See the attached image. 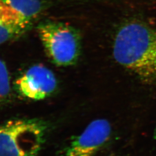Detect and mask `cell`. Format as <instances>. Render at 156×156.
<instances>
[{"label":"cell","mask_w":156,"mask_h":156,"mask_svg":"<svg viewBox=\"0 0 156 156\" xmlns=\"http://www.w3.org/2000/svg\"><path fill=\"white\" fill-rule=\"evenodd\" d=\"M116 62L140 80L156 83V29L139 19L124 23L115 35Z\"/></svg>","instance_id":"1"},{"label":"cell","mask_w":156,"mask_h":156,"mask_svg":"<svg viewBox=\"0 0 156 156\" xmlns=\"http://www.w3.org/2000/svg\"><path fill=\"white\" fill-rule=\"evenodd\" d=\"M48 124L38 119H16L0 125V156H38Z\"/></svg>","instance_id":"2"},{"label":"cell","mask_w":156,"mask_h":156,"mask_svg":"<svg viewBox=\"0 0 156 156\" xmlns=\"http://www.w3.org/2000/svg\"><path fill=\"white\" fill-rule=\"evenodd\" d=\"M37 31L46 53L50 60L60 67L74 65L81 53V38L71 25L56 21L39 23Z\"/></svg>","instance_id":"3"},{"label":"cell","mask_w":156,"mask_h":156,"mask_svg":"<svg viewBox=\"0 0 156 156\" xmlns=\"http://www.w3.org/2000/svg\"><path fill=\"white\" fill-rule=\"evenodd\" d=\"M112 133L109 122L104 119H97L72 140L59 156H94L109 142Z\"/></svg>","instance_id":"4"},{"label":"cell","mask_w":156,"mask_h":156,"mask_svg":"<svg viewBox=\"0 0 156 156\" xmlns=\"http://www.w3.org/2000/svg\"><path fill=\"white\" fill-rule=\"evenodd\" d=\"M57 84L54 73L44 66L37 64L30 67L17 79L15 89L25 98L42 100L55 92Z\"/></svg>","instance_id":"5"},{"label":"cell","mask_w":156,"mask_h":156,"mask_svg":"<svg viewBox=\"0 0 156 156\" xmlns=\"http://www.w3.org/2000/svg\"><path fill=\"white\" fill-rule=\"evenodd\" d=\"M44 6L43 0H0V17L29 27Z\"/></svg>","instance_id":"6"},{"label":"cell","mask_w":156,"mask_h":156,"mask_svg":"<svg viewBox=\"0 0 156 156\" xmlns=\"http://www.w3.org/2000/svg\"><path fill=\"white\" fill-rule=\"evenodd\" d=\"M29 27L0 17V45L20 37Z\"/></svg>","instance_id":"7"},{"label":"cell","mask_w":156,"mask_h":156,"mask_svg":"<svg viewBox=\"0 0 156 156\" xmlns=\"http://www.w3.org/2000/svg\"><path fill=\"white\" fill-rule=\"evenodd\" d=\"M11 92V78L5 62L0 58V106L9 99Z\"/></svg>","instance_id":"8"},{"label":"cell","mask_w":156,"mask_h":156,"mask_svg":"<svg viewBox=\"0 0 156 156\" xmlns=\"http://www.w3.org/2000/svg\"><path fill=\"white\" fill-rule=\"evenodd\" d=\"M154 139L156 140V127L155 129H154Z\"/></svg>","instance_id":"9"},{"label":"cell","mask_w":156,"mask_h":156,"mask_svg":"<svg viewBox=\"0 0 156 156\" xmlns=\"http://www.w3.org/2000/svg\"><path fill=\"white\" fill-rule=\"evenodd\" d=\"M113 156V155H111V156Z\"/></svg>","instance_id":"10"}]
</instances>
